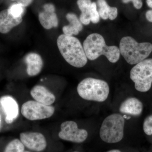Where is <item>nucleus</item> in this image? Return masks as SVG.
<instances>
[{"mask_svg":"<svg viewBox=\"0 0 152 152\" xmlns=\"http://www.w3.org/2000/svg\"><path fill=\"white\" fill-rule=\"evenodd\" d=\"M57 43L60 53L68 64L76 68H82L86 64L88 58L78 39L61 34L58 38Z\"/></svg>","mask_w":152,"mask_h":152,"instance_id":"nucleus-1","label":"nucleus"},{"mask_svg":"<svg viewBox=\"0 0 152 152\" xmlns=\"http://www.w3.org/2000/svg\"><path fill=\"white\" fill-rule=\"evenodd\" d=\"M83 47L87 58L91 61L96 59L102 55L112 63H116L120 58L119 48L107 45L103 37L97 33L88 36L84 41Z\"/></svg>","mask_w":152,"mask_h":152,"instance_id":"nucleus-2","label":"nucleus"},{"mask_svg":"<svg viewBox=\"0 0 152 152\" xmlns=\"http://www.w3.org/2000/svg\"><path fill=\"white\" fill-rule=\"evenodd\" d=\"M121 54L131 65L137 64L148 56L152 52V45L149 42L138 43L131 37H124L120 43Z\"/></svg>","mask_w":152,"mask_h":152,"instance_id":"nucleus-3","label":"nucleus"},{"mask_svg":"<svg viewBox=\"0 0 152 152\" xmlns=\"http://www.w3.org/2000/svg\"><path fill=\"white\" fill-rule=\"evenodd\" d=\"M77 91L80 97L84 99L101 102L107 99L110 88L105 81L89 77L79 83Z\"/></svg>","mask_w":152,"mask_h":152,"instance_id":"nucleus-4","label":"nucleus"},{"mask_svg":"<svg viewBox=\"0 0 152 152\" xmlns=\"http://www.w3.org/2000/svg\"><path fill=\"white\" fill-rule=\"evenodd\" d=\"M125 120L119 114H112L104 120L100 129L102 140L109 144L116 143L122 140L124 136Z\"/></svg>","mask_w":152,"mask_h":152,"instance_id":"nucleus-5","label":"nucleus"},{"mask_svg":"<svg viewBox=\"0 0 152 152\" xmlns=\"http://www.w3.org/2000/svg\"><path fill=\"white\" fill-rule=\"evenodd\" d=\"M130 78L137 91H148L152 84V59L144 60L136 64L131 69Z\"/></svg>","mask_w":152,"mask_h":152,"instance_id":"nucleus-6","label":"nucleus"},{"mask_svg":"<svg viewBox=\"0 0 152 152\" xmlns=\"http://www.w3.org/2000/svg\"><path fill=\"white\" fill-rule=\"evenodd\" d=\"M55 107L46 105L36 101H27L22 105L21 113L27 119L34 121L45 119L54 114Z\"/></svg>","mask_w":152,"mask_h":152,"instance_id":"nucleus-7","label":"nucleus"},{"mask_svg":"<svg viewBox=\"0 0 152 152\" xmlns=\"http://www.w3.org/2000/svg\"><path fill=\"white\" fill-rule=\"evenodd\" d=\"M58 137L63 140L80 143L85 141L88 137V132L84 129H80L75 122L66 121L62 123Z\"/></svg>","mask_w":152,"mask_h":152,"instance_id":"nucleus-8","label":"nucleus"},{"mask_svg":"<svg viewBox=\"0 0 152 152\" xmlns=\"http://www.w3.org/2000/svg\"><path fill=\"white\" fill-rule=\"evenodd\" d=\"M20 138L25 147L33 151H43L48 145L45 136L38 132H22L20 134Z\"/></svg>","mask_w":152,"mask_h":152,"instance_id":"nucleus-9","label":"nucleus"},{"mask_svg":"<svg viewBox=\"0 0 152 152\" xmlns=\"http://www.w3.org/2000/svg\"><path fill=\"white\" fill-rule=\"evenodd\" d=\"M44 10L39 14V20L41 25L46 29L57 28L58 20L55 12L56 9L52 4H46L43 6Z\"/></svg>","mask_w":152,"mask_h":152,"instance_id":"nucleus-10","label":"nucleus"},{"mask_svg":"<svg viewBox=\"0 0 152 152\" xmlns=\"http://www.w3.org/2000/svg\"><path fill=\"white\" fill-rule=\"evenodd\" d=\"M0 104L5 114L6 123H12L18 115L19 107L16 101L13 98L7 96L1 98Z\"/></svg>","mask_w":152,"mask_h":152,"instance_id":"nucleus-11","label":"nucleus"},{"mask_svg":"<svg viewBox=\"0 0 152 152\" xmlns=\"http://www.w3.org/2000/svg\"><path fill=\"white\" fill-rule=\"evenodd\" d=\"M23 21V17L15 18L13 16L8 9L0 12V33L7 34L20 25Z\"/></svg>","mask_w":152,"mask_h":152,"instance_id":"nucleus-12","label":"nucleus"},{"mask_svg":"<svg viewBox=\"0 0 152 152\" xmlns=\"http://www.w3.org/2000/svg\"><path fill=\"white\" fill-rule=\"evenodd\" d=\"M30 94L35 100L46 105H51L56 101L55 95L46 87L41 85L33 87Z\"/></svg>","mask_w":152,"mask_h":152,"instance_id":"nucleus-13","label":"nucleus"},{"mask_svg":"<svg viewBox=\"0 0 152 152\" xmlns=\"http://www.w3.org/2000/svg\"><path fill=\"white\" fill-rule=\"evenodd\" d=\"M24 61L27 65L26 72L28 75L34 77L41 72L44 63L39 55L35 53H29L25 56Z\"/></svg>","mask_w":152,"mask_h":152,"instance_id":"nucleus-14","label":"nucleus"},{"mask_svg":"<svg viewBox=\"0 0 152 152\" xmlns=\"http://www.w3.org/2000/svg\"><path fill=\"white\" fill-rule=\"evenodd\" d=\"M142 110V103L136 98H128L121 104L119 108L120 112L122 113L133 116L140 115Z\"/></svg>","mask_w":152,"mask_h":152,"instance_id":"nucleus-15","label":"nucleus"},{"mask_svg":"<svg viewBox=\"0 0 152 152\" xmlns=\"http://www.w3.org/2000/svg\"><path fill=\"white\" fill-rule=\"evenodd\" d=\"M66 18L69 24L63 27L64 34L68 36L77 35L82 31L83 26L81 22L75 14L69 13L66 15Z\"/></svg>","mask_w":152,"mask_h":152,"instance_id":"nucleus-16","label":"nucleus"},{"mask_svg":"<svg viewBox=\"0 0 152 152\" xmlns=\"http://www.w3.org/2000/svg\"><path fill=\"white\" fill-rule=\"evenodd\" d=\"M77 4L81 12L80 16V21L83 24H89L91 23L90 12L92 4L91 0H78Z\"/></svg>","mask_w":152,"mask_h":152,"instance_id":"nucleus-17","label":"nucleus"},{"mask_svg":"<svg viewBox=\"0 0 152 152\" xmlns=\"http://www.w3.org/2000/svg\"><path fill=\"white\" fill-rule=\"evenodd\" d=\"M25 148L20 140L15 139L8 144L4 152H24Z\"/></svg>","mask_w":152,"mask_h":152,"instance_id":"nucleus-18","label":"nucleus"},{"mask_svg":"<svg viewBox=\"0 0 152 152\" xmlns=\"http://www.w3.org/2000/svg\"><path fill=\"white\" fill-rule=\"evenodd\" d=\"M99 12L100 17L103 20L108 19L109 11L110 7L108 5L105 0H98Z\"/></svg>","mask_w":152,"mask_h":152,"instance_id":"nucleus-19","label":"nucleus"},{"mask_svg":"<svg viewBox=\"0 0 152 152\" xmlns=\"http://www.w3.org/2000/svg\"><path fill=\"white\" fill-rule=\"evenodd\" d=\"M8 10L9 12L15 18L23 17L25 10L24 7L18 3L12 5Z\"/></svg>","mask_w":152,"mask_h":152,"instance_id":"nucleus-20","label":"nucleus"},{"mask_svg":"<svg viewBox=\"0 0 152 152\" xmlns=\"http://www.w3.org/2000/svg\"><path fill=\"white\" fill-rule=\"evenodd\" d=\"M90 20L93 23H98L100 21V16L97 10L96 3H92L90 12Z\"/></svg>","mask_w":152,"mask_h":152,"instance_id":"nucleus-21","label":"nucleus"},{"mask_svg":"<svg viewBox=\"0 0 152 152\" xmlns=\"http://www.w3.org/2000/svg\"><path fill=\"white\" fill-rule=\"evenodd\" d=\"M144 132L148 135H152V115L147 117L143 124Z\"/></svg>","mask_w":152,"mask_h":152,"instance_id":"nucleus-22","label":"nucleus"},{"mask_svg":"<svg viewBox=\"0 0 152 152\" xmlns=\"http://www.w3.org/2000/svg\"><path fill=\"white\" fill-rule=\"evenodd\" d=\"M118 9L115 7H110L109 11L108 18L113 20L116 18L118 16Z\"/></svg>","mask_w":152,"mask_h":152,"instance_id":"nucleus-23","label":"nucleus"},{"mask_svg":"<svg viewBox=\"0 0 152 152\" xmlns=\"http://www.w3.org/2000/svg\"><path fill=\"white\" fill-rule=\"evenodd\" d=\"M122 1L125 4H127L130 1L132 2L134 7L138 10L141 8L142 6V0H122Z\"/></svg>","mask_w":152,"mask_h":152,"instance_id":"nucleus-24","label":"nucleus"},{"mask_svg":"<svg viewBox=\"0 0 152 152\" xmlns=\"http://www.w3.org/2000/svg\"><path fill=\"white\" fill-rule=\"evenodd\" d=\"M11 1L16 2L17 3L22 5L24 7L29 5L33 1V0H11Z\"/></svg>","mask_w":152,"mask_h":152,"instance_id":"nucleus-25","label":"nucleus"},{"mask_svg":"<svg viewBox=\"0 0 152 152\" xmlns=\"http://www.w3.org/2000/svg\"><path fill=\"white\" fill-rule=\"evenodd\" d=\"M145 16L148 21L152 23V10L147 11L145 14Z\"/></svg>","mask_w":152,"mask_h":152,"instance_id":"nucleus-26","label":"nucleus"},{"mask_svg":"<svg viewBox=\"0 0 152 152\" xmlns=\"http://www.w3.org/2000/svg\"><path fill=\"white\" fill-rule=\"evenodd\" d=\"M146 2L148 6L152 9V0H147Z\"/></svg>","mask_w":152,"mask_h":152,"instance_id":"nucleus-27","label":"nucleus"},{"mask_svg":"<svg viewBox=\"0 0 152 152\" xmlns=\"http://www.w3.org/2000/svg\"><path fill=\"white\" fill-rule=\"evenodd\" d=\"M106 152H121L120 150L118 149H113L110 150V151H107Z\"/></svg>","mask_w":152,"mask_h":152,"instance_id":"nucleus-28","label":"nucleus"},{"mask_svg":"<svg viewBox=\"0 0 152 152\" xmlns=\"http://www.w3.org/2000/svg\"><path fill=\"white\" fill-rule=\"evenodd\" d=\"M0 123H1V118H0Z\"/></svg>","mask_w":152,"mask_h":152,"instance_id":"nucleus-29","label":"nucleus"},{"mask_svg":"<svg viewBox=\"0 0 152 152\" xmlns=\"http://www.w3.org/2000/svg\"><path fill=\"white\" fill-rule=\"evenodd\" d=\"M73 152H78V151H74Z\"/></svg>","mask_w":152,"mask_h":152,"instance_id":"nucleus-30","label":"nucleus"},{"mask_svg":"<svg viewBox=\"0 0 152 152\" xmlns=\"http://www.w3.org/2000/svg\"><path fill=\"white\" fill-rule=\"evenodd\" d=\"M28 152V151H27V152Z\"/></svg>","mask_w":152,"mask_h":152,"instance_id":"nucleus-31","label":"nucleus"}]
</instances>
